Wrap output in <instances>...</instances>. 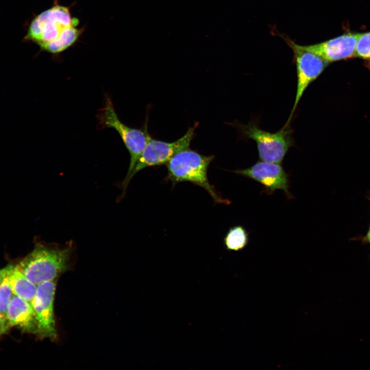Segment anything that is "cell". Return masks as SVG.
<instances>
[{"mask_svg": "<svg viewBox=\"0 0 370 370\" xmlns=\"http://www.w3.org/2000/svg\"><path fill=\"white\" fill-rule=\"evenodd\" d=\"M9 329L16 326L24 332L37 335V322L32 306L14 295L10 302L6 316Z\"/></svg>", "mask_w": 370, "mask_h": 370, "instance_id": "obj_11", "label": "cell"}, {"mask_svg": "<svg viewBox=\"0 0 370 370\" xmlns=\"http://www.w3.org/2000/svg\"><path fill=\"white\" fill-rule=\"evenodd\" d=\"M198 125V123L196 122L189 128L182 137L173 142L163 141L151 137L129 177V182L141 170L147 167L166 164L175 154L189 148Z\"/></svg>", "mask_w": 370, "mask_h": 370, "instance_id": "obj_6", "label": "cell"}, {"mask_svg": "<svg viewBox=\"0 0 370 370\" xmlns=\"http://www.w3.org/2000/svg\"><path fill=\"white\" fill-rule=\"evenodd\" d=\"M366 197L368 199V200L370 201V193L367 194ZM369 226H370V223H369Z\"/></svg>", "mask_w": 370, "mask_h": 370, "instance_id": "obj_19", "label": "cell"}, {"mask_svg": "<svg viewBox=\"0 0 370 370\" xmlns=\"http://www.w3.org/2000/svg\"><path fill=\"white\" fill-rule=\"evenodd\" d=\"M353 239L360 240L362 242V244L370 245V226H369L367 231L364 235L359 236L357 237L354 238Z\"/></svg>", "mask_w": 370, "mask_h": 370, "instance_id": "obj_17", "label": "cell"}, {"mask_svg": "<svg viewBox=\"0 0 370 370\" xmlns=\"http://www.w3.org/2000/svg\"><path fill=\"white\" fill-rule=\"evenodd\" d=\"M79 19L73 17L70 6L54 0L50 8L41 12L31 22L24 38L37 44L41 50L58 55L75 45L84 31L78 28Z\"/></svg>", "mask_w": 370, "mask_h": 370, "instance_id": "obj_1", "label": "cell"}, {"mask_svg": "<svg viewBox=\"0 0 370 370\" xmlns=\"http://www.w3.org/2000/svg\"><path fill=\"white\" fill-rule=\"evenodd\" d=\"M359 35V33H348L323 42L303 47L330 63L355 55Z\"/></svg>", "mask_w": 370, "mask_h": 370, "instance_id": "obj_10", "label": "cell"}, {"mask_svg": "<svg viewBox=\"0 0 370 370\" xmlns=\"http://www.w3.org/2000/svg\"><path fill=\"white\" fill-rule=\"evenodd\" d=\"M233 172L258 182L264 187L267 194L281 190L288 198H292L289 191L288 175L279 163L258 161L250 168Z\"/></svg>", "mask_w": 370, "mask_h": 370, "instance_id": "obj_9", "label": "cell"}, {"mask_svg": "<svg viewBox=\"0 0 370 370\" xmlns=\"http://www.w3.org/2000/svg\"><path fill=\"white\" fill-rule=\"evenodd\" d=\"M235 125L244 137L255 141L258 156L262 161L281 163L289 149L294 144L292 131L288 124H285L275 133L264 131L252 122L247 124Z\"/></svg>", "mask_w": 370, "mask_h": 370, "instance_id": "obj_5", "label": "cell"}, {"mask_svg": "<svg viewBox=\"0 0 370 370\" xmlns=\"http://www.w3.org/2000/svg\"><path fill=\"white\" fill-rule=\"evenodd\" d=\"M355 56L370 59V32L359 33L356 45Z\"/></svg>", "mask_w": 370, "mask_h": 370, "instance_id": "obj_15", "label": "cell"}, {"mask_svg": "<svg viewBox=\"0 0 370 370\" xmlns=\"http://www.w3.org/2000/svg\"><path fill=\"white\" fill-rule=\"evenodd\" d=\"M8 275L6 276L0 284V314L6 323L7 308L10 302L14 295L9 282Z\"/></svg>", "mask_w": 370, "mask_h": 370, "instance_id": "obj_14", "label": "cell"}, {"mask_svg": "<svg viewBox=\"0 0 370 370\" xmlns=\"http://www.w3.org/2000/svg\"><path fill=\"white\" fill-rule=\"evenodd\" d=\"M13 267V265L10 264L5 268L0 269V284L3 282L6 276L11 272Z\"/></svg>", "mask_w": 370, "mask_h": 370, "instance_id": "obj_16", "label": "cell"}, {"mask_svg": "<svg viewBox=\"0 0 370 370\" xmlns=\"http://www.w3.org/2000/svg\"><path fill=\"white\" fill-rule=\"evenodd\" d=\"M227 250L237 251L243 249L249 243V234L242 226L231 227L224 239Z\"/></svg>", "mask_w": 370, "mask_h": 370, "instance_id": "obj_13", "label": "cell"}, {"mask_svg": "<svg viewBox=\"0 0 370 370\" xmlns=\"http://www.w3.org/2000/svg\"><path fill=\"white\" fill-rule=\"evenodd\" d=\"M97 117L99 128H112L117 132L130 155L128 170L121 184L123 192L120 198H122L130 182L129 177L151 137L148 133L146 124L142 129L135 128L129 127L121 122L116 112L112 99L107 95L105 96L104 106L100 109Z\"/></svg>", "mask_w": 370, "mask_h": 370, "instance_id": "obj_4", "label": "cell"}, {"mask_svg": "<svg viewBox=\"0 0 370 370\" xmlns=\"http://www.w3.org/2000/svg\"><path fill=\"white\" fill-rule=\"evenodd\" d=\"M8 330L9 328H8L6 322L3 319L0 314V337L5 334Z\"/></svg>", "mask_w": 370, "mask_h": 370, "instance_id": "obj_18", "label": "cell"}, {"mask_svg": "<svg viewBox=\"0 0 370 370\" xmlns=\"http://www.w3.org/2000/svg\"><path fill=\"white\" fill-rule=\"evenodd\" d=\"M214 155L206 156L189 148L181 150L166 163L168 175L165 179L174 183L188 181L203 188L216 203H227L218 195L208 180V167L214 159Z\"/></svg>", "mask_w": 370, "mask_h": 370, "instance_id": "obj_3", "label": "cell"}, {"mask_svg": "<svg viewBox=\"0 0 370 370\" xmlns=\"http://www.w3.org/2000/svg\"><path fill=\"white\" fill-rule=\"evenodd\" d=\"M8 280L14 295L28 302L32 306L37 285L30 281L15 265L8 275Z\"/></svg>", "mask_w": 370, "mask_h": 370, "instance_id": "obj_12", "label": "cell"}, {"mask_svg": "<svg viewBox=\"0 0 370 370\" xmlns=\"http://www.w3.org/2000/svg\"><path fill=\"white\" fill-rule=\"evenodd\" d=\"M73 246H64L41 242L36 243L33 250L21 260L15 267L36 285L53 281L68 267Z\"/></svg>", "mask_w": 370, "mask_h": 370, "instance_id": "obj_2", "label": "cell"}, {"mask_svg": "<svg viewBox=\"0 0 370 370\" xmlns=\"http://www.w3.org/2000/svg\"><path fill=\"white\" fill-rule=\"evenodd\" d=\"M293 52L297 75V85L293 105L288 122V124L304 92L309 85L321 75L329 63L318 55L304 49L302 45L287 40Z\"/></svg>", "mask_w": 370, "mask_h": 370, "instance_id": "obj_7", "label": "cell"}, {"mask_svg": "<svg viewBox=\"0 0 370 370\" xmlns=\"http://www.w3.org/2000/svg\"><path fill=\"white\" fill-rule=\"evenodd\" d=\"M55 287L54 280L37 285L36 295L32 303L37 322V335L51 340L57 338L53 312Z\"/></svg>", "mask_w": 370, "mask_h": 370, "instance_id": "obj_8", "label": "cell"}]
</instances>
